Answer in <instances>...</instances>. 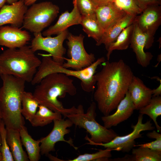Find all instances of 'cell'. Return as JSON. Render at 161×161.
<instances>
[{"label": "cell", "mask_w": 161, "mask_h": 161, "mask_svg": "<svg viewBox=\"0 0 161 161\" xmlns=\"http://www.w3.org/2000/svg\"><path fill=\"white\" fill-rule=\"evenodd\" d=\"M100 71L94 75L96 89L94 98L104 116L117 108L128 91L134 75L130 67L122 59L102 64Z\"/></svg>", "instance_id": "1"}, {"label": "cell", "mask_w": 161, "mask_h": 161, "mask_svg": "<svg viewBox=\"0 0 161 161\" xmlns=\"http://www.w3.org/2000/svg\"><path fill=\"white\" fill-rule=\"evenodd\" d=\"M0 161H2V157L1 154L0 152Z\"/></svg>", "instance_id": "40"}, {"label": "cell", "mask_w": 161, "mask_h": 161, "mask_svg": "<svg viewBox=\"0 0 161 161\" xmlns=\"http://www.w3.org/2000/svg\"><path fill=\"white\" fill-rule=\"evenodd\" d=\"M6 128L7 141L14 161H29L28 155L22 148L19 131Z\"/></svg>", "instance_id": "21"}, {"label": "cell", "mask_w": 161, "mask_h": 161, "mask_svg": "<svg viewBox=\"0 0 161 161\" xmlns=\"http://www.w3.org/2000/svg\"><path fill=\"white\" fill-rule=\"evenodd\" d=\"M78 107L79 111L77 113L69 114L66 117L75 126L85 129L90 134V138L87 135L85 137L86 140L89 141L86 144L94 145L96 144L107 143L118 135L112 129H107L96 121V104L95 102L90 104L85 113L82 105H79Z\"/></svg>", "instance_id": "6"}, {"label": "cell", "mask_w": 161, "mask_h": 161, "mask_svg": "<svg viewBox=\"0 0 161 161\" xmlns=\"http://www.w3.org/2000/svg\"><path fill=\"white\" fill-rule=\"evenodd\" d=\"M146 135L151 139H155L156 140L151 142L141 144L134 145L135 147H139L148 148L151 150L161 151V134L155 130L148 133Z\"/></svg>", "instance_id": "33"}, {"label": "cell", "mask_w": 161, "mask_h": 161, "mask_svg": "<svg viewBox=\"0 0 161 161\" xmlns=\"http://www.w3.org/2000/svg\"><path fill=\"white\" fill-rule=\"evenodd\" d=\"M72 79L66 74L54 73L47 75L36 86L33 93L39 105L45 106L52 111L59 113L64 118L70 114L77 113L78 108L64 107L58 98H64L68 94L75 95L77 89Z\"/></svg>", "instance_id": "2"}, {"label": "cell", "mask_w": 161, "mask_h": 161, "mask_svg": "<svg viewBox=\"0 0 161 161\" xmlns=\"http://www.w3.org/2000/svg\"><path fill=\"white\" fill-rule=\"evenodd\" d=\"M117 108L116 111L114 114L104 116L101 118L104 126L107 129H110L112 127L116 126L128 119L135 110L128 91Z\"/></svg>", "instance_id": "16"}, {"label": "cell", "mask_w": 161, "mask_h": 161, "mask_svg": "<svg viewBox=\"0 0 161 161\" xmlns=\"http://www.w3.org/2000/svg\"><path fill=\"white\" fill-rule=\"evenodd\" d=\"M138 7L143 10L147 6L153 5H161V0H134Z\"/></svg>", "instance_id": "34"}, {"label": "cell", "mask_w": 161, "mask_h": 161, "mask_svg": "<svg viewBox=\"0 0 161 161\" xmlns=\"http://www.w3.org/2000/svg\"><path fill=\"white\" fill-rule=\"evenodd\" d=\"M18 0H7V2L9 4H11L18 1Z\"/></svg>", "instance_id": "39"}, {"label": "cell", "mask_w": 161, "mask_h": 161, "mask_svg": "<svg viewBox=\"0 0 161 161\" xmlns=\"http://www.w3.org/2000/svg\"><path fill=\"white\" fill-rule=\"evenodd\" d=\"M22 145L27 151L29 160L38 161L41 157L40 140H34L29 134L27 128L22 126L19 130Z\"/></svg>", "instance_id": "22"}, {"label": "cell", "mask_w": 161, "mask_h": 161, "mask_svg": "<svg viewBox=\"0 0 161 161\" xmlns=\"http://www.w3.org/2000/svg\"><path fill=\"white\" fill-rule=\"evenodd\" d=\"M76 3L78 9L82 16H89L95 14L97 6L92 0H73Z\"/></svg>", "instance_id": "32"}, {"label": "cell", "mask_w": 161, "mask_h": 161, "mask_svg": "<svg viewBox=\"0 0 161 161\" xmlns=\"http://www.w3.org/2000/svg\"><path fill=\"white\" fill-rule=\"evenodd\" d=\"M135 21L143 32L154 37L161 24V6L153 5L147 6L139 15L135 16Z\"/></svg>", "instance_id": "13"}, {"label": "cell", "mask_w": 161, "mask_h": 161, "mask_svg": "<svg viewBox=\"0 0 161 161\" xmlns=\"http://www.w3.org/2000/svg\"><path fill=\"white\" fill-rule=\"evenodd\" d=\"M128 91L135 110H139L148 104L152 96V89L146 86L140 78L134 75Z\"/></svg>", "instance_id": "18"}, {"label": "cell", "mask_w": 161, "mask_h": 161, "mask_svg": "<svg viewBox=\"0 0 161 161\" xmlns=\"http://www.w3.org/2000/svg\"><path fill=\"white\" fill-rule=\"evenodd\" d=\"M27 9L24 0H19L12 4L4 5L0 10V27L9 24L20 27Z\"/></svg>", "instance_id": "15"}, {"label": "cell", "mask_w": 161, "mask_h": 161, "mask_svg": "<svg viewBox=\"0 0 161 161\" xmlns=\"http://www.w3.org/2000/svg\"><path fill=\"white\" fill-rule=\"evenodd\" d=\"M140 114L148 116L153 120L158 132L161 131V127L158 124L157 118L161 115V97L152 96L149 103L139 110Z\"/></svg>", "instance_id": "27"}, {"label": "cell", "mask_w": 161, "mask_h": 161, "mask_svg": "<svg viewBox=\"0 0 161 161\" xmlns=\"http://www.w3.org/2000/svg\"><path fill=\"white\" fill-rule=\"evenodd\" d=\"M132 156L131 161H161V151L148 148L139 147L132 149Z\"/></svg>", "instance_id": "28"}, {"label": "cell", "mask_w": 161, "mask_h": 161, "mask_svg": "<svg viewBox=\"0 0 161 161\" xmlns=\"http://www.w3.org/2000/svg\"><path fill=\"white\" fill-rule=\"evenodd\" d=\"M126 14L116 7L113 2L97 6L95 10L97 20L104 32Z\"/></svg>", "instance_id": "19"}, {"label": "cell", "mask_w": 161, "mask_h": 161, "mask_svg": "<svg viewBox=\"0 0 161 161\" xmlns=\"http://www.w3.org/2000/svg\"><path fill=\"white\" fill-rule=\"evenodd\" d=\"M21 104V114L30 122L37 111L39 103L32 93L24 91L22 95Z\"/></svg>", "instance_id": "26"}, {"label": "cell", "mask_w": 161, "mask_h": 161, "mask_svg": "<svg viewBox=\"0 0 161 161\" xmlns=\"http://www.w3.org/2000/svg\"><path fill=\"white\" fill-rule=\"evenodd\" d=\"M31 36L26 30L10 26L0 27V46L8 48H18L26 45Z\"/></svg>", "instance_id": "14"}, {"label": "cell", "mask_w": 161, "mask_h": 161, "mask_svg": "<svg viewBox=\"0 0 161 161\" xmlns=\"http://www.w3.org/2000/svg\"><path fill=\"white\" fill-rule=\"evenodd\" d=\"M2 85L0 88V107L2 119L6 128L19 131L25 124L21 114V99L26 82L12 75L0 76Z\"/></svg>", "instance_id": "3"}, {"label": "cell", "mask_w": 161, "mask_h": 161, "mask_svg": "<svg viewBox=\"0 0 161 161\" xmlns=\"http://www.w3.org/2000/svg\"><path fill=\"white\" fill-rule=\"evenodd\" d=\"M112 149L106 148L104 150H100L94 153H85L79 155L76 157L66 161H108L112 157Z\"/></svg>", "instance_id": "29"}, {"label": "cell", "mask_w": 161, "mask_h": 161, "mask_svg": "<svg viewBox=\"0 0 161 161\" xmlns=\"http://www.w3.org/2000/svg\"><path fill=\"white\" fill-rule=\"evenodd\" d=\"M41 63L30 46L8 48L0 54V77L12 75L31 82Z\"/></svg>", "instance_id": "4"}, {"label": "cell", "mask_w": 161, "mask_h": 161, "mask_svg": "<svg viewBox=\"0 0 161 161\" xmlns=\"http://www.w3.org/2000/svg\"><path fill=\"white\" fill-rule=\"evenodd\" d=\"M38 109L30 123L34 127H42L55 120L62 118V114L54 112L48 107L39 105Z\"/></svg>", "instance_id": "24"}, {"label": "cell", "mask_w": 161, "mask_h": 161, "mask_svg": "<svg viewBox=\"0 0 161 161\" xmlns=\"http://www.w3.org/2000/svg\"><path fill=\"white\" fill-rule=\"evenodd\" d=\"M74 7L72 11H66L60 16L57 22L42 33L43 36L58 35L67 29L69 27L80 24L82 16L78 9L75 1L73 0Z\"/></svg>", "instance_id": "17"}, {"label": "cell", "mask_w": 161, "mask_h": 161, "mask_svg": "<svg viewBox=\"0 0 161 161\" xmlns=\"http://www.w3.org/2000/svg\"><path fill=\"white\" fill-rule=\"evenodd\" d=\"M134 23L124 29L116 40L109 46L106 50V56L108 60L109 59L111 55L114 50H125L128 48L131 41L134 27Z\"/></svg>", "instance_id": "25"}, {"label": "cell", "mask_w": 161, "mask_h": 161, "mask_svg": "<svg viewBox=\"0 0 161 161\" xmlns=\"http://www.w3.org/2000/svg\"><path fill=\"white\" fill-rule=\"evenodd\" d=\"M0 118L2 119L1 113V109H0Z\"/></svg>", "instance_id": "42"}, {"label": "cell", "mask_w": 161, "mask_h": 161, "mask_svg": "<svg viewBox=\"0 0 161 161\" xmlns=\"http://www.w3.org/2000/svg\"><path fill=\"white\" fill-rule=\"evenodd\" d=\"M143 115L140 114L138 117L137 123L135 125L131 126L133 131L131 133L123 136H116L111 141L106 143L96 144L94 145H100L106 148L113 150L129 152L135 145L136 139L142 137V131L152 130L155 127L152 126L150 120L143 123Z\"/></svg>", "instance_id": "10"}, {"label": "cell", "mask_w": 161, "mask_h": 161, "mask_svg": "<svg viewBox=\"0 0 161 161\" xmlns=\"http://www.w3.org/2000/svg\"><path fill=\"white\" fill-rule=\"evenodd\" d=\"M53 122L54 126L51 132L46 137L40 139L41 154L47 156L49 152L55 151V144L59 141L66 142L75 150L77 149L78 148L73 144L72 139L66 140L64 138L66 134L70 132L67 128L73 125L71 120L68 118L65 120L61 118L55 120Z\"/></svg>", "instance_id": "11"}, {"label": "cell", "mask_w": 161, "mask_h": 161, "mask_svg": "<svg viewBox=\"0 0 161 161\" xmlns=\"http://www.w3.org/2000/svg\"><path fill=\"white\" fill-rule=\"evenodd\" d=\"M41 63L38 67L31 83L34 85L38 84L45 76L54 73H61L69 76L74 77L81 81L82 89L90 92L94 89L96 81L94 77L98 66L106 61L101 57L95 61L89 66L80 70H72L64 67L62 64L54 61L49 54L42 55Z\"/></svg>", "instance_id": "5"}, {"label": "cell", "mask_w": 161, "mask_h": 161, "mask_svg": "<svg viewBox=\"0 0 161 161\" xmlns=\"http://www.w3.org/2000/svg\"><path fill=\"white\" fill-rule=\"evenodd\" d=\"M80 24L88 37L93 38L98 43L101 39L104 30L98 23L96 15L82 16Z\"/></svg>", "instance_id": "23"}, {"label": "cell", "mask_w": 161, "mask_h": 161, "mask_svg": "<svg viewBox=\"0 0 161 161\" xmlns=\"http://www.w3.org/2000/svg\"><path fill=\"white\" fill-rule=\"evenodd\" d=\"M1 152L2 161H14V159L7 143V130L4 123L1 119L0 124Z\"/></svg>", "instance_id": "30"}, {"label": "cell", "mask_w": 161, "mask_h": 161, "mask_svg": "<svg viewBox=\"0 0 161 161\" xmlns=\"http://www.w3.org/2000/svg\"><path fill=\"white\" fill-rule=\"evenodd\" d=\"M130 46L135 53L138 63L143 67L148 66L153 57L152 54L145 52L144 49L150 48L154 41V37L143 32L134 21Z\"/></svg>", "instance_id": "12"}, {"label": "cell", "mask_w": 161, "mask_h": 161, "mask_svg": "<svg viewBox=\"0 0 161 161\" xmlns=\"http://www.w3.org/2000/svg\"><path fill=\"white\" fill-rule=\"evenodd\" d=\"M136 16L128 14L105 31L100 41L96 43L100 46L104 44L107 50L110 44L114 42L124 29L132 24Z\"/></svg>", "instance_id": "20"}, {"label": "cell", "mask_w": 161, "mask_h": 161, "mask_svg": "<svg viewBox=\"0 0 161 161\" xmlns=\"http://www.w3.org/2000/svg\"><path fill=\"white\" fill-rule=\"evenodd\" d=\"M69 33L67 29L54 37H44L41 32L34 33V38L30 46L34 52L38 50L48 52L54 61L63 64L65 60L64 56L66 52L63 44Z\"/></svg>", "instance_id": "9"}, {"label": "cell", "mask_w": 161, "mask_h": 161, "mask_svg": "<svg viewBox=\"0 0 161 161\" xmlns=\"http://www.w3.org/2000/svg\"><path fill=\"white\" fill-rule=\"evenodd\" d=\"M113 3L126 14L136 16L141 14L143 11L134 0H113Z\"/></svg>", "instance_id": "31"}, {"label": "cell", "mask_w": 161, "mask_h": 161, "mask_svg": "<svg viewBox=\"0 0 161 161\" xmlns=\"http://www.w3.org/2000/svg\"><path fill=\"white\" fill-rule=\"evenodd\" d=\"M59 11L58 6L51 2L35 3L24 15L22 27L33 33L41 32L54 21Z\"/></svg>", "instance_id": "7"}, {"label": "cell", "mask_w": 161, "mask_h": 161, "mask_svg": "<svg viewBox=\"0 0 161 161\" xmlns=\"http://www.w3.org/2000/svg\"><path fill=\"white\" fill-rule=\"evenodd\" d=\"M161 94V82L157 88L152 89V96H160Z\"/></svg>", "instance_id": "36"}, {"label": "cell", "mask_w": 161, "mask_h": 161, "mask_svg": "<svg viewBox=\"0 0 161 161\" xmlns=\"http://www.w3.org/2000/svg\"><path fill=\"white\" fill-rule=\"evenodd\" d=\"M84 36L81 34L75 35L69 32L66 43L68 46L67 55L69 58L64 57L66 62L63 66L66 68H72L76 70H82L92 64L95 61L94 54H89L84 46Z\"/></svg>", "instance_id": "8"}, {"label": "cell", "mask_w": 161, "mask_h": 161, "mask_svg": "<svg viewBox=\"0 0 161 161\" xmlns=\"http://www.w3.org/2000/svg\"><path fill=\"white\" fill-rule=\"evenodd\" d=\"M2 119L0 118V123L1 122V120ZM1 134H0V148L1 146Z\"/></svg>", "instance_id": "41"}, {"label": "cell", "mask_w": 161, "mask_h": 161, "mask_svg": "<svg viewBox=\"0 0 161 161\" xmlns=\"http://www.w3.org/2000/svg\"><path fill=\"white\" fill-rule=\"evenodd\" d=\"M37 0H24L25 4L27 6L31 5Z\"/></svg>", "instance_id": "37"}, {"label": "cell", "mask_w": 161, "mask_h": 161, "mask_svg": "<svg viewBox=\"0 0 161 161\" xmlns=\"http://www.w3.org/2000/svg\"><path fill=\"white\" fill-rule=\"evenodd\" d=\"M97 7L113 2V0H92Z\"/></svg>", "instance_id": "35"}, {"label": "cell", "mask_w": 161, "mask_h": 161, "mask_svg": "<svg viewBox=\"0 0 161 161\" xmlns=\"http://www.w3.org/2000/svg\"><path fill=\"white\" fill-rule=\"evenodd\" d=\"M7 2V0H0V9L5 5Z\"/></svg>", "instance_id": "38"}]
</instances>
